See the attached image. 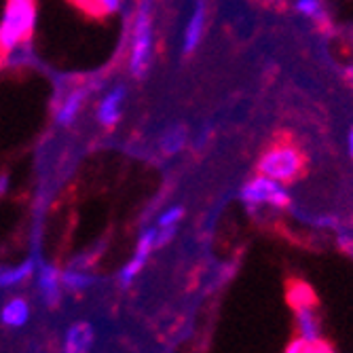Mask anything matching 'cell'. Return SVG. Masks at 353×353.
Returning a JSON list of instances; mask_svg holds the SVG:
<instances>
[{"label": "cell", "instance_id": "8fae6325", "mask_svg": "<svg viewBox=\"0 0 353 353\" xmlns=\"http://www.w3.org/2000/svg\"><path fill=\"white\" fill-rule=\"evenodd\" d=\"M93 328L89 322H77L63 336V353H89L93 347Z\"/></svg>", "mask_w": 353, "mask_h": 353}, {"label": "cell", "instance_id": "7a4b0ae2", "mask_svg": "<svg viewBox=\"0 0 353 353\" xmlns=\"http://www.w3.org/2000/svg\"><path fill=\"white\" fill-rule=\"evenodd\" d=\"M307 168V157L303 148L290 140V138H277L271 142V146L261 154L256 170L259 174L277 180L281 184L296 182Z\"/></svg>", "mask_w": 353, "mask_h": 353}, {"label": "cell", "instance_id": "4fadbf2b", "mask_svg": "<svg viewBox=\"0 0 353 353\" xmlns=\"http://www.w3.org/2000/svg\"><path fill=\"white\" fill-rule=\"evenodd\" d=\"M30 319V307L23 299L15 296L9 303H5L3 311H0V322L9 328H21Z\"/></svg>", "mask_w": 353, "mask_h": 353}, {"label": "cell", "instance_id": "44dd1931", "mask_svg": "<svg viewBox=\"0 0 353 353\" xmlns=\"http://www.w3.org/2000/svg\"><path fill=\"white\" fill-rule=\"evenodd\" d=\"M347 146H349V154H351V159H353V127L349 130V138H347Z\"/></svg>", "mask_w": 353, "mask_h": 353}, {"label": "cell", "instance_id": "5bb4252c", "mask_svg": "<svg viewBox=\"0 0 353 353\" xmlns=\"http://www.w3.org/2000/svg\"><path fill=\"white\" fill-rule=\"evenodd\" d=\"M37 271L34 261H23L15 267H7V269H0V288H13L23 283L26 279H30Z\"/></svg>", "mask_w": 353, "mask_h": 353}, {"label": "cell", "instance_id": "7402d4cb", "mask_svg": "<svg viewBox=\"0 0 353 353\" xmlns=\"http://www.w3.org/2000/svg\"><path fill=\"white\" fill-rule=\"evenodd\" d=\"M7 182H9L7 176H0V192H5V190H7Z\"/></svg>", "mask_w": 353, "mask_h": 353}, {"label": "cell", "instance_id": "9a60e30c", "mask_svg": "<svg viewBox=\"0 0 353 353\" xmlns=\"http://www.w3.org/2000/svg\"><path fill=\"white\" fill-rule=\"evenodd\" d=\"M93 283V277L81 269H66L61 271V285L68 288L70 292H83Z\"/></svg>", "mask_w": 353, "mask_h": 353}, {"label": "cell", "instance_id": "52a82bcc", "mask_svg": "<svg viewBox=\"0 0 353 353\" xmlns=\"http://www.w3.org/2000/svg\"><path fill=\"white\" fill-rule=\"evenodd\" d=\"M125 98L127 91L123 85L112 87L110 91L104 93V98L98 104V110H95V117H98V123L106 130H112V127L119 125L121 117H123V106H125Z\"/></svg>", "mask_w": 353, "mask_h": 353}, {"label": "cell", "instance_id": "277c9868", "mask_svg": "<svg viewBox=\"0 0 353 353\" xmlns=\"http://www.w3.org/2000/svg\"><path fill=\"white\" fill-rule=\"evenodd\" d=\"M290 303L296 313L299 339H303L307 345L322 343V326H319V315L315 311V299L309 288L303 283H292Z\"/></svg>", "mask_w": 353, "mask_h": 353}, {"label": "cell", "instance_id": "7c38bea8", "mask_svg": "<svg viewBox=\"0 0 353 353\" xmlns=\"http://www.w3.org/2000/svg\"><path fill=\"white\" fill-rule=\"evenodd\" d=\"M188 142V130L186 125L182 123H176V125H170L168 130L161 134V140H159V148L165 157H176L178 152L184 150Z\"/></svg>", "mask_w": 353, "mask_h": 353}, {"label": "cell", "instance_id": "5b68a950", "mask_svg": "<svg viewBox=\"0 0 353 353\" xmlns=\"http://www.w3.org/2000/svg\"><path fill=\"white\" fill-rule=\"evenodd\" d=\"M239 197L245 205L250 208H259V205H271V208H288L290 205V192L285 190V186L277 180H271L263 174L256 178L248 180L241 186Z\"/></svg>", "mask_w": 353, "mask_h": 353}, {"label": "cell", "instance_id": "2e32d148", "mask_svg": "<svg viewBox=\"0 0 353 353\" xmlns=\"http://www.w3.org/2000/svg\"><path fill=\"white\" fill-rule=\"evenodd\" d=\"M296 11L313 21H317L319 26H326L328 23V13L322 5V0H296L294 3Z\"/></svg>", "mask_w": 353, "mask_h": 353}, {"label": "cell", "instance_id": "ba28073f", "mask_svg": "<svg viewBox=\"0 0 353 353\" xmlns=\"http://www.w3.org/2000/svg\"><path fill=\"white\" fill-rule=\"evenodd\" d=\"M205 21H208V5H205V0H197L186 26H184V32H182V53L184 55H190L199 47V43L203 39V32H205Z\"/></svg>", "mask_w": 353, "mask_h": 353}, {"label": "cell", "instance_id": "6da1fadb", "mask_svg": "<svg viewBox=\"0 0 353 353\" xmlns=\"http://www.w3.org/2000/svg\"><path fill=\"white\" fill-rule=\"evenodd\" d=\"M37 17V0H7L0 15V55H13L30 43Z\"/></svg>", "mask_w": 353, "mask_h": 353}, {"label": "cell", "instance_id": "9c48e42d", "mask_svg": "<svg viewBox=\"0 0 353 353\" xmlns=\"http://www.w3.org/2000/svg\"><path fill=\"white\" fill-rule=\"evenodd\" d=\"M87 95H89V89L87 85H79L74 89H70L66 95H63V100L59 102L57 110H55V123L59 127H68L74 123V119L79 117L85 100H87Z\"/></svg>", "mask_w": 353, "mask_h": 353}, {"label": "cell", "instance_id": "ffe728a7", "mask_svg": "<svg viewBox=\"0 0 353 353\" xmlns=\"http://www.w3.org/2000/svg\"><path fill=\"white\" fill-rule=\"evenodd\" d=\"M305 353H332L324 343H317V345H307Z\"/></svg>", "mask_w": 353, "mask_h": 353}, {"label": "cell", "instance_id": "30bf717a", "mask_svg": "<svg viewBox=\"0 0 353 353\" xmlns=\"http://www.w3.org/2000/svg\"><path fill=\"white\" fill-rule=\"evenodd\" d=\"M37 285L47 307H55L61 294V271L53 265H41L37 271Z\"/></svg>", "mask_w": 353, "mask_h": 353}, {"label": "cell", "instance_id": "e0dca14e", "mask_svg": "<svg viewBox=\"0 0 353 353\" xmlns=\"http://www.w3.org/2000/svg\"><path fill=\"white\" fill-rule=\"evenodd\" d=\"M81 3H83L85 9H87L89 13H93V15L110 17V15L121 13L125 0H81Z\"/></svg>", "mask_w": 353, "mask_h": 353}, {"label": "cell", "instance_id": "3957f363", "mask_svg": "<svg viewBox=\"0 0 353 353\" xmlns=\"http://www.w3.org/2000/svg\"><path fill=\"white\" fill-rule=\"evenodd\" d=\"M154 53V9L152 0H140L132 21L130 34V55L127 68L134 79H144L150 70Z\"/></svg>", "mask_w": 353, "mask_h": 353}, {"label": "cell", "instance_id": "d6986e66", "mask_svg": "<svg viewBox=\"0 0 353 353\" xmlns=\"http://www.w3.org/2000/svg\"><path fill=\"white\" fill-rule=\"evenodd\" d=\"M305 349H307V343H305L303 339H294L290 345L285 347L283 353H305Z\"/></svg>", "mask_w": 353, "mask_h": 353}, {"label": "cell", "instance_id": "ac0fdd59", "mask_svg": "<svg viewBox=\"0 0 353 353\" xmlns=\"http://www.w3.org/2000/svg\"><path fill=\"white\" fill-rule=\"evenodd\" d=\"M184 216V208L182 205H172L168 208L161 216H159L157 220V229L159 231H176L178 229V224Z\"/></svg>", "mask_w": 353, "mask_h": 353}, {"label": "cell", "instance_id": "8992f818", "mask_svg": "<svg viewBox=\"0 0 353 353\" xmlns=\"http://www.w3.org/2000/svg\"><path fill=\"white\" fill-rule=\"evenodd\" d=\"M157 248V227L152 229H146L142 235H140V239H138V243H136V252H134V256H132V261L127 263L123 269H121V273H119V281H121V285L123 288H127V285H132L134 283V279L140 275V271L144 269V265H146V261L150 259V254H152V250Z\"/></svg>", "mask_w": 353, "mask_h": 353}]
</instances>
